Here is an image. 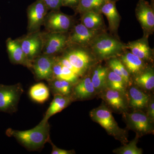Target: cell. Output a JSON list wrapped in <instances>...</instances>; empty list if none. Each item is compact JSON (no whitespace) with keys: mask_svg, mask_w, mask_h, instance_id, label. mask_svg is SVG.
<instances>
[{"mask_svg":"<svg viewBox=\"0 0 154 154\" xmlns=\"http://www.w3.org/2000/svg\"><path fill=\"white\" fill-rule=\"evenodd\" d=\"M6 134L14 137L20 144L28 150L38 151L42 149L50 139V125L48 122L39 123L34 128L26 131L8 128Z\"/></svg>","mask_w":154,"mask_h":154,"instance_id":"6da1fadb","label":"cell"},{"mask_svg":"<svg viewBox=\"0 0 154 154\" xmlns=\"http://www.w3.org/2000/svg\"><path fill=\"white\" fill-rule=\"evenodd\" d=\"M89 46L92 53L101 60L115 57L127 49L126 44L122 42L118 37L105 31L96 36Z\"/></svg>","mask_w":154,"mask_h":154,"instance_id":"7a4b0ae2","label":"cell"},{"mask_svg":"<svg viewBox=\"0 0 154 154\" xmlns=\"http://www.w3.org/2000/svg\"><path fill=\"white\" fill-rule=\"evenodd\" d=\"M91 119L99 123L110 135L125 143L127 141L125 131L120 128L112 113L104 105L93 109L90 112Z\"/></svg>","mask_w":154,"mask_h":154,"instance_id":"3957f363","label":"cell"},{"mask_svg":"<svg viewBox=\"0 0 154 154\" xmlns=\"http://www.w3.org/2000/svg\"><path fill=\"white\" fill-rule=\"evenodd\" d=\"M23 92L24 90L20 83L13 85L0 84V112L12 114L17 112Z\"/></svg>","mask_w":154,"mask_h":154,"instance_id":"277c9868","label":"cell"},{"mask_svg":"<svg viewBox=\"0 0 154 154\" xmlns=\"http://www.w3.org/2000/svg\"><path fill=\"white\" fill-rule=\"evenodd\" d=\"M136 17L143 32V36L149 37L154 32L153 5L146 0H139L135 10Z\"/></svg>","mask_w":154,"mask_h":154,"instance_id":"5b68a950","label":"cell"},{"mask_svg":"<svg viewBox=\"0 0 154 154\" xmlns=\"http://www.w3.org/2000/svg\"><path fill=\"white\" fill-rule=\"evenodd\" d=\"M72 17L59 11H51L46 15L43 25L48 32L66 33L72 28Z\"/></svg>","mask_w":154,"mask_h":154,"instance_id":"8992f818","label":"cell"},{"mask_svg":"<svg viewBox=\"0 0 154 154\" xmlns=\"http://www.w3.org/2000/svg\"><path fill=\"white\" fill-rule=\"evenodd\" d=\"M104 31V30H91L80 23L73 27L68 36V44L75 45L82 47L89 46L96 36Z\"/></svg>","mask_w":154,"mask_h":154,"instance_id":"52a82bcc","label":"cell"},{"mask_svg":"<svg viewBox=\"0 0 154 154\" xmlns=\"http://www.w3.org/2000/svg\"><path fill=\"white\" fill-rule=\"evenodd\" d=\"M65 33L48 32L42 34V54L54 56L68 45V36Z\"/></svg>","mask_w":154,"mask_h":154,"instance_id":"ba28073f","label":"cell"},{"mask_svg":"<svg viewBox=\"0 0 154 154\" xmlns=\"http://www.w3.org/2000/svg\"><path fill=\"white\" fill-rule=\"evenodd\" d=\"M48 10L43 0H36L27 10L29 33L38 31L43 25Z\"/></svg>","mask_w":154,"mask_h":154,"instance_id":"9c48e42d","label":"cell"},{"mask_svg":"<svg viewBox=\"0 0 154 154\" xmlns=\"http://www.w3.org/2000/svg\"><path fill=\"white\" fill-rule=\"evenodd\" d=\"M23 52L30 61L40 55L43 45L42 33L39 31L29 33L24 38L18 39Z\"/></svg>","mask_w":154,"mask_h":154,"instance_id":"30bf717a","label":"cell"},{"mask_svg":"<svg viewBox=\"0 0 154 154\" xmlns=\"http://www.w3.org/2000/svg\"><path fill=\"white\" fill-rule=\"evenodd\" d=\"M125 115L128 126L138 135L153 132L152 120L142 111L137 110L132 113H126Z\"/></svg>","mask_w":154,"mask_h":154,"instance_id":"8fae6325","label":"cell"},{"mask_svg":"<svg viewBox=\"0 0 154 154\" xmlns=\"http://www.w3.org/2000/svg\"><path fill=\"white\" fill-rule=\"evenodd\" d=\"M63 56L79 72L81 76L91 66L93 58L92 56L84 47L71 48L67 51Z\"/></svg>","mask_w":154,"mask_h":154,"instance_id":"7c38bea8","label":"cell"},{"mask_svg":"<svg viewBox=\"0 0 154 154\" xmlns=\"http://www.w3.org/2000/svg\"><path fill=\"white\" fill-rule=\"evenodd\" d=\"M55 57L54 56L42 54L33 60L31 68L37 80H45L48 82L52 79L53 66Z\"/></svg>","mask_w":154,"mask_h":154,"instance_id":"4fadbf2b","label":"cell"},{"mask_svg":"<svg viewBox=\"0 0 154 154\" xmlns=\"http://www.w3.org/2000/svg\"><path fill=\"white\" fill-rule=\"evenodd\" d=\"M6 46L9 58L12 63L22 65L28 68H31L32 62L26 57L18 39L8 38L6 41Z\"/></svg>","mask_w":154,"mask_h":154,"instance_id":"5bb4252c","label":"cell"},{"mask_svg":"<svg viewBox=\"0 0 154 154\" xmlns=\"http://www.w3.org/2000/svg\"><path fill=\"white\" fill-rule=\"evenodd\" d=\"M115 2L105 1L100 10V13L104 14L108 20L109 27L108 29L110 34H113L114 36H117L119 27L121 20L118 11L116 8Z\"/></svg>","mask_w":154,"mask_h":154,"instance_id":"9a60e30c","label":"cell"},{"mask_svg":"<svg viewBox=\"0 0 154 154\" xmlns=\"http://www.w3.org/2000/svg\"><path fill=\"white\" fill-rule=\"evenodd\" d=\"M149 37L144 36L140 39L129 42L126 44L127 49L144 61H150L152 59L153 51L149 45Z\"/></svg>","mask_w":154,"mask_h":154,"instance_id":"2e32d148","label":"cell"},{"mask_svg":"<svg viewBox=\"0 0 154 154\" xmlns=\"http://www.w3.org/2000/svg\"><path fill=\"white\" fill-rule=\"evenodd\" d=\"M72 101L71 96H65L60 94H55L49 107L45 113L43 119L39 123L44 124L52 116L60 112L66 108Z\"/></svg>","mask_w":154,"mask_h":154,"instance_id":"e0dca14e","label":"cell"},{"mask_svg":"<svg viewBox=\"0 0 154 154\" xmlns=\"http://www.w3.org/2000/svg\"><path fill=\"white\" fill-rule=\"evenodd\" d=\"M119 60L130 74L137 75L145 69L144 61L131 51L121 54Z\"/></svg>","mask_w":154,"mask_h":154,"instance_id":"ac0fdd59","label":"cell"},{"mask_svg":"<svg viewBox=\"0 0 154 154\" xmlns=\"http://www.w3.org/2000/svg\"><path fill=\"white\" fill-rule=\"evenodd\" d=\"M125 94L122 92L109 88L103 94L105 101L116 110L124 111L127 108Z\"/></svg>","mask_w":154,"mask_h":154,"instance_id":"d6986e66","label":"cell"},{"mask_svg":"<svg viewBox=\"0 0 154 154\" xmlns=\"http://www.w3.org/2000/svg\"><path fill=\"white\" fill-rule=\"evenodd\" d=\"M95 91L96 89L91 78L86 77L78 82L72 88L71 97L72 99L73 98L79 99H86L91 97Z\"/></svg>","mask_w":154,"mask_h":154,"instance_id":"ffe728a7","label":"cell"},{"mask_svg":"<svg viewBox=\"0 0 154 154\" xmlns=\"http://www.w3.org/2000/svg\"><path fill=\"white\" fill-rule=\"evenodd\" d=\"M81 23L91 30H104L105 26L102 14L95 11H88L81 14Z\"/></svg>","mask_w":154,"mask_h":154,"instance_id":"44dd1931","label":"cell"},{"mask_svg":"<svg viewBox=\"0 0 154 154\" xmlns=\"http://www.w3.org/2000/svg\"><path fill=\"white\" fill-rule=\"evenodd\" d=\"M149 100L148 95L135 87H132L129 90V105L134 109L139 110L144 108L148 105Z\"/></svg>","mask_w":154,"mask_h":154,"instance_id":"7402d4cb","label":"cell"},{"mask_svg":"<svg viewBox=\"0 0 154 154\" xmlns=\"http://www.w3.org/2000/svg\"><path fill=\"white\" fill-rule=\"evenodd\" d=\"M30 98L34 102L43 104L48 100L50 90L44 83H38L30 88L29 92Z\"/></svg>","mask_w":154,"mask_h":154,"instance_id":"603a6c76","label":"cell"},{"mask_svg":"<svg viewBox=\"0 0 154 154\" xmlns=\"http://www.w3.org/2000/svg\"><path fill=\"white\" fill-rule=\"evenodd\" d=\"M50 91L55 94L71 96L73 84L65 80L52 79L48 81Z\"/></svg>","mask_w":154,"mask_h":154,"instance_id":"cb8c5ba5","label":"cell"},{"mask_svg":"<svg viewBox=\"0 0 154 154\" xmlns=\"http://www.w3.org/2000/svg\"><path fill=\"white\" fill-rule=\"evenodd\" d=\"M135 82L140 87L147 90L154 88V72L151 68L144 69L140 73L136 75Z\"/></svg>","mask_w":154,"mask_h":154,"instance_id":"d4e9b609","label":"cell"},{"mask_svg":"<svg viewBox=\"0 0 154 154\" xmlns=\"http://www.w3.org/2000/svg\"><path fill=\"white\" fill-rule=\"evenodd\" d=\"M105 2V0H80L75 11L80 15L91 11L100 13L101 8Z\"/></svg>","mask_w":154,"mask_h":154,"instance_id":"484cf974","label":"cell"},{"mask_svg":"<svg viewBox=\"0 0 154 154\" xmlns=\"http://www.w3.org/2000/svg\"><path fill=\"white\" fill-rule=\"evenodd\" d=\"M109 69L99 66L93 71L91 79L96 90L102 89L106 85Z\"/></svg>","mask_w":154,"mask_h":154,"instance_id":"4316f807","label":"cell"},{"mask_svg":"<svg viewBox=\"0 0 154 154\" xmlns=\"http://www.w3.org/2000/svg\"><path fill=\"white\" fill-rule=\"evenodd\" d=\"M109 88L116 90L125 94V85H126L123 79L113 71H109L107 75V82Z\"/></svg>","mask_w":154,"mask_h":154,"instance_id":"83f0119b","label":"cell"},{"mask_svg":"<svg viewBox=\"0 0 154 154\" xmlns=\"http://www.w3.org/2000/svg\"><path fill=\"white\" fill-rule=\"evenodd\" d=\"M139 136L137 135L134 139L128 144L125 145L113 151L114 153L119 154H142L143 151L137 146Z\"/></svg>","mask_w":154,"mask_h":154,"instance_id":"f1b7e54d","label":"cell"},{"mask_svg":"<svg viewBox=\"0 0 154 154\" xmlns=\"http://www.w3.org/2000/svg\"><path fill=\"white\" fill-rule=\"evenodd\" d=\"M61 66L62 80H65L72 84L77 83L79 77L68 68L62 65Z\"/></svg>","mask_w":154,"mask_h":154,"instance_id":"f546056e","label":"cell"},{"mask_svg":"<svg viewBox=\"0 0 154 154\" xmlns=\"http://www.w3.org/2000/svg\"><path fill=\"white\" fill-rule=\"evenodd\" d=\"M62 0H43L48 10L51 11H59L62 5Z\"/></svg>","mask_w":154,"mask_h":154,"instance_id":"4dcf8cb0","label":"cell"},{"mask_svg":"<svg viewBox=\"0 0 154 154\" xmlns=\"http://www.w3.org/2000/svg\"><path fill=\"white\" fill-rule=\"evenodd\" d=\"M57 59L58 61L63 66L66 67L70 69L73 72L75 73L76 74L78 75L79 77L81 76V75L80 74L79 72L71 64L69 61L65 57L63 56L60 57H57Z\"/></svg>","mask_w":154,"mask_h":154,"instance_id":"1f68e13d","label":"cell"},{"mask_svg":"<svg viewBox=\"0 0 154 154\" xmlns=\"http://www.w3.org/2000/svg\"><path fill=\"white\" fill-rule=\"evenodd\" d=\"M48 143H50L52 146V151L51 152V154H71L73 153L72 151L66 150L63 149H60L57 147L54 144L50 139L48 140Z\"/></svg>","mask_w":154,"mask_h":154,"instance_id":"d6a6232c","label":"cell"},{"mask_svg":"<svg viewBox=\"0 0 154 154\" xmlns=\"http://www.w3.org/2000/svg\"><path fill=\"white\" fill-rule=\"evenodd\" d=\"M80 0H62V5L75 9L78 5Z\"/></svg>","mask_w":154,"mask_h":154,"instance_id":"836d02e7","label":"cell"},{"mask_svg":"<svg viewBox=\"0 0 154 154\" xmlns=\"http://www.w3.org/2000/svg\"><path fill=\"white\" fill-rule=\"evenodd\" d=\"M147 115L152 120L154 119V102L153 100H151L149 105L148 113Z\"/></svg>","mask_w":154,"mask_h":154,"instance_id":"e575fe53","label":"cell"},{"mask_svg":"<svg viewBox=\"0 0 154 154\" xmlns=\"http://www.w3.org/2000/svg\"><path fill=\"white\" fill-rule=\"evenodd\" d=\"M105 1H109V2H118V1H119V0H105Z\"/></svg>","mask_w":154,"mask_h":154,"instance_id":"d590c367","label":"cell"},{"mask_svg":"<svg viewBox=\"0 0 154 154\" xmlns=\"http://www.w3.org/2000/svg\"><path fill=\"white\" fill-rule=\"evenodd\" d=\"M152 2H154V0H151Z\"/></svg>","mask_w":154,"mask_h":154,"instance_id":"8d00e7d4","label":"cell"}]
</instances>
